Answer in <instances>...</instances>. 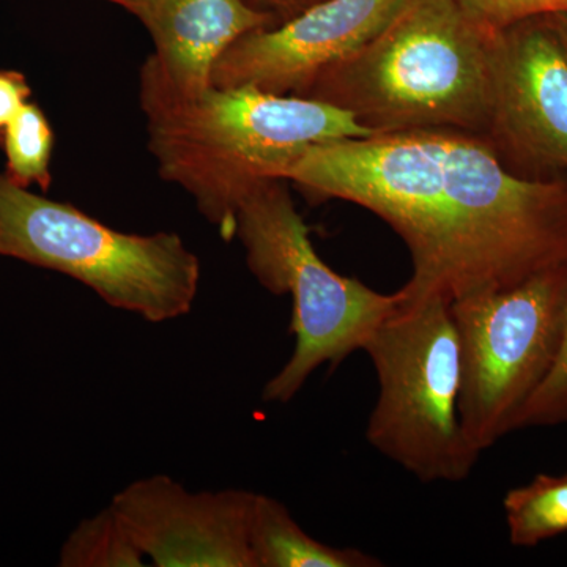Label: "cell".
Segmentation results:
<instances>
[{"mask_svg": "<svg viewBox=\"0 0 567 567\" xmlns=\"http://www.w3.org/2000/svg\"><path fill=\"white\" fill-rule=\"evenodd\" d=\"M311 204L344 200L404 241L402 305L498 292L567 264V177L511 173L480 134L413 130L324 142L282 175Z\"/></svg>", "mask_w": 567, "mask_h": 567, "instance_id": "1", "label": "cell"}, {"mask_svg": "<svg viewBox=\"0 0 567 567\" xmlns=\"http://www.w3.org/2000/svg\"><path fill=\"white\" fill-rule=\"evenodd\" d=\"M140 102L163 181L185 189L227 241L245 200L264 183L282 181L306 148L372 136L331 104L252 85L178 95L152 58L141 70Z\"/></svg>", "mask_w": 567, "mask_h": 567, "instance_id": "2", "label": "cell"}, {"mask_svg": "<svg viewBox=\"0 0 567 567\" xmlns=\"http://www.w3.org/2000/svg\"><path fill=\"white\" fill-rule=\"evenodd\" d=\"M495 33L456 0H405L382 31L324 70L305 99L349 112L372 134L453 128L481 136Z\"/></svg>", "mask_w": 567, "mask_h": 567, "instance_id": "3", "label": "cell"}, {"mask_svg": "<svg viewBox=\"0 0 567 567\" xmlns=\"http://www.w3.org/2000/svg\"><path fill=\"white\" fill-rule=\"evenodd\" d=\"M235 237L244 244L246 264L260 286L276 297H292L289 331L295 350L265 385V402L292 401L316 369L327 363L336 368L363 350L377 327L398 309V292H377L320 259L286 181L267 182L245 200Z\"/></svg>", "mask_w": 567, "mask_h": 567, "instance_id": "4", "label": "cell"}, {"mask_svg": "<svg viewBox=\"0 0 567 567\" xmlns=\"http://www.w3.org/2000/svg\"><path fill=\"white\" fill-rule=\"evenodd\" d=\"M0 256L59 271L152 323L192 311L200 262L174 233L123 234L0 175Z\"/></svg>", "mask_w": 567, "mask_h": 567, "instance_id": "5", "label": "cell"}, {"mask_svg": "<svg viewBox=\"0 0 567 567\" xmlns=\"http://www.w3.org/2000/svg\"><path fill=\"white\" fill-rule=\"evenodd\" d=\"M363 350L379 380L368 442L421 483L466 480L481 453L458 417L461 346L451 301H399Z\"/></svg>", "mask_w": 567, "mask_h": 567, "instance_id": "6", "label": "cell"}, {"mask_svg": "<svg viewBox=\"0 0 567 567\" xmlns=\"http://www.w3.org/2000/svg\"><path fill=\"white\" fill-rule=\"evenodd\" d=\"M566 305L567 264L451 303L461 346L458 417L480 453L516 431L522 409L554 368Z\"/></svg>", "mask_w": 567, "mask_h": 567, "instance_id": "7", "label": "cell"}, {"mask_svg": "<svg viewBox=\"0 0 567 567\" xmlns=\"http://www.w3.org/2000/svg\"><path fill=\"white\" fill-rule=\"evenodd\" d=\"M481 137L518 177H567V52L547 17L495 33Z\"/></svg>", "mask_w": 567, "mask_h": 567, "instance_id": "8", "label": "cell"}, {"mask_svg": "<svg viewBox=\"0 0 567 567\" xmlns=\"http://www.w3.org/2000/svg\"><path fill=\"white\" fill-rule=\"evenodd\" d=\"M405 0H322L275 28L235 41L213 69V87L252 85L305 96L324 70L382 31Z\"/></svg>", "mask_w": 567, "mask_h": 567, "instance_id": "9", "label": "cell"}, {"mask_svg": "<svg viewBox=\"0 0 567 567\" xmlns=\"http://www.w3.org/2000/svg\"><path fill=\"white\" fill-rule=\"evenodd\" d=\"M254 492H189L173 477L136 481L112 498L145 558L158 567H256L249 525Z\"/></svg>", "mask_w": 567, "mask_h": 567, "instance_id": "10", "label": "cell"}, {"mask_svg": "<svg viewBox=\"0 0 567 567\" xmlns=\"http://www.w3.org/2000/svg\"><path fill=\"white\" fill-rule=\"evenodd\" d=\"M144 24L155 43L152 61L182 96L213 87L216 62L235 41L275 28L276 20L248 0H103Z\"/></svg>", "mask_w": 567, "mask_h": 567, "instance_id": "11", "label": "cell"}, {"mask_svg": "<svg viewBox=\"0 0 567 567\" xmlns=\"http://www.w3.org/2000/svg\"><path fill=\"white\" fill-rule=\"evenodd\" d=\"M256 567H377L379 558L358 548L320 543L295 520L284 503L256 494L249 525Z\"/></svg>", "mask_w": 567, "mask_h": 567, "instance_id": "12", "label": "cell"}, {"mask_svg": "<svg viewBox=\"0 0 567 567\" xmlns=\"http://www.w3.org/2000/svg\"><path fill=\"white\" fill-rule=\"evenodd\" d=\"M509 540L516 547H536L567 533V473L537 475L503 498Z\"/></svg>", "mask_w": 567, "mask_h": 567, "instance_id": "13", "label": "cell"}, {"mask_svg": "<svg viewBox=\"0 0 567 567\" xmlns=\"http://www.w3.org/2000/svg\"><path fill=\"white\" fill-rule=\"evenodd\" d=\"M144 561L145 555L111 505L82 520L59 555L62 567H142Z\"/></svg>", "mask_w": 567, "mask_h": 567, "instance_id": "14", "label": "cell"}, {"mask_svg": "<svg viewBox=\"0 0 567 567\" xmlns=\"http://www.w3.org/2000/svg\"><path fill=\"white\" fill-rule=\"evenodd\" d=\"M2 133L7 177L22 188L39 185L47 193L52 183L54 132L39 104L25 103Z\"/></svg>", "mask_w": 567, "mask_h": 567, "instance_id": "15", "label": "cell"}, {"mask_svg": "<svg viewBox=\"0 0 567 567\" xmlns=\"http://www.w3.org/2000/svg\"><path fill=\"white\" fill-rule=\"evenodd\" d=\"M567 423V305L561 344L554 368L528 399L517 417L516 431Z\"/></svg>", "mask_w": 567, "mask_h": 567, "instance_id": "16", "label": "cell"}, {"mask_svg": "<svg viewBox=\"0 0 567 567\" xmlns=\"http://www.w3.org/2000/svg\"><path fill=\"white\" fill-rule=\"evenodd\" d=\"M456 2L470 17L495 32L529 18L567 11V0H456Z\"/></svg>", "mask_w": 567, "mask_h": 567, "instance_id": "17", "label": "cell"}, {"mask_svg": "<svg viewBox=\"0 0 567 567\" xmlns=\"http://www.w3.org/2000/svg\"><path fill=\"white\" fill-rule=\"evenodd\" d=\"M31 92L28 80L20 71L0 70V132L28 103Z\"/></svg>", "mask_w": 567, "mask_h": 567, "instance_id": "18", "label": "cell"}, {"mask_svg": "<svg viewBox=\"0 0 567 567\" xmlns=\"http://www.w3.org/2000/svg\"><path fill=\"white\" fill-rule=\"evenodd\" d=\"M248 2L256 9L270 13L276 20V25H279L322 0H248Z\"/></svg>", "mask_w": 567, "mask_h": 567, "instance_id": "19", "label": "cell"}, {"mask_svg": "<svg viewBox=\"0 0 567 567\" xmlns=\"http://www.w3.org/2000/svg\"><path fill=\"white\" fill-rule=\"evenodd\" d=\"M548 21H550L551 28L557 32L558 39L561 40L563 47L567 52V11L563 13L547 14Z\"/></svg>", "mask_w": 567, "mask_h": 567, "instance_id": "20", "label": "cell"}]
</instances>
